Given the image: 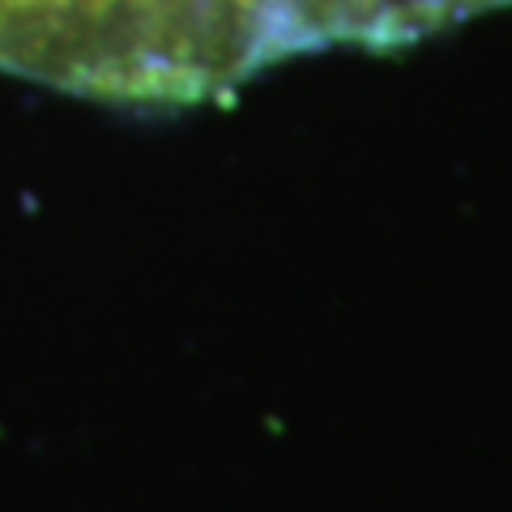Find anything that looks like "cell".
Instances as JSON below:
<instances>
[{
	"label": "cell",
	"instance_id": "obj_1",
	"mask_svg": "<svg viewBox=\"0 0 512 512\" xmlns=\"http://www.w3.org/2000/svg\"><path fill=\"white\" fill-rule=\"evenodd\" d=\"M325 43H393L389 0H0V69L116 99H205Z\"/></svg>",
	"mask_w": 512,
	"mask_h": 512
}]
</instances>
